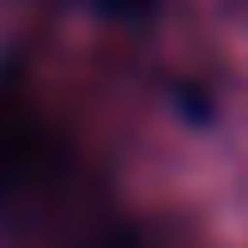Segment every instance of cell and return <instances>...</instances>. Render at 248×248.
<instances>
[{
  "instance_id": "1",
  "label": "cell",
  "mask_w": 248,
  "mask_h": 248,
  "mask_svg": "<svg viewBox=\"0 0 248 248\" xmlns=\"http://www.w3.org/2000/svg\"><path fill=\"white\" fill-rule=\"evenodd\" d=\"M67 182V140L18 73H0V218L36 212Z\"/></svg>"
},
{
  "instance_id": "2",
  "label": "cell",
  "mask_w": 248,
  "mask_h": 248,
  "mask_svg": "<svg viewBox=\"0 0 248 248\" xmlns=\"http://www.w3.org/2000/svg\"><path fill=\"white\" fill-rule=\"evenodd\" d=\"M91 248H140L133 236H103V242H91Z\"/></svg>"
}]
</instances>
